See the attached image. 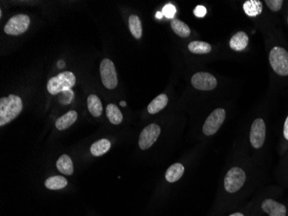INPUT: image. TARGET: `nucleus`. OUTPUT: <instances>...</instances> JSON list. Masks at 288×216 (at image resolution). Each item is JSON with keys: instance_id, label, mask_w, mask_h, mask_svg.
I'll return each mask as SVG.
<instances>
[{"instance_id": "obj_33", "label": "nucleus", "mask_w": 288, "mask_h": 216, "mask_svg": "<svg viewBox=\"0 0 288 216\" xmlns=\"http://www.w3.org/2000/svg\"></svg>"}, {"instance_id": "obj_23", "label": "nucleus", "mask_w": 288, "mask_h": 216, "mask_svg": "<svg viewBox=\"0 0 288 216\" xmlns=\"http://www.w3.org/2000/svg\"><path fill=\"white\" fill-rule=\"evenodd\" d=\"M68 185V181L65 177L61 176H54L48 178L45 181V186L51 190H58L65 188Z\"/></svg>"}, {"instance_id": "obj_12", "label": "nucleus", "mask_w": 288, "mask_h": 216, "mask_svg": "<svg viewBox=\"0 0 288 216\" xmlns=\"http://www.w3.org/2000/svg\"><path fill=\"white\" fill-rule=\"evenodd\" d=\"M249 44V36L244 31L236 33L230 40V47L235 51H241L245 50Z\"/></svg>"}, {"instance_id": "obj_27", "label": "nucleus", "mask_w": 288, "mask_h": 216, "mask_svg": "<svg viewBox=\"0 0 288 216\" xmlns=\"http://www.w3.org/2000/svg\"><path fill=\"white\" fill-rule=\"evenodd\" d=\"M194 15L197 17V18H203V17H205V15H206V9L204 6H202V5H198V6H196V8L194 9Z\"/></svg>"}, {"instance_id": "obj_10", "label": "nucleus", "mask_w": 288, "mask_h": 216, "mask_svg": "<svg viewBox=\"0 0 288 216\" xmlns=\"http://www.w3.org/2000/svg\"><path fill=\"white\" fill-rule=\"evenodd\" d=\"M191 82L194 88L201 91L213 90L217 85L216 78L206 72L196 73L192 77Z\"/></svg>"}, {"instance_id": "obj_2", "label": "nucleus", "mask_w": 288, "mask_h": 216, "mask_svg": "<svg viewBox=\"0 0 288 216\" xmlns=\"http://www.w3.org/2000/svg\"><path fill=\"white\" fill-rule=\"evenodd\" d=\"M75 83V76L70 71H66L50 78L47 84V89L49 94L54 95L71 90Z\"/></svg>"}, {"instance_id": "obj_25", "label": "nucleus", "mask_w": 288, "mask_h": 216, "mask_svg": "<svg viewBox=\"0 0 288 216\" xmlns=\"http://www.w3.org/2000/svg\"><path fill=\"white\" fill-rule=\"evenodd\" d=\"M265 3L271 11H279L282 7L284 2L282 0H266Z\"/></svg>"}, {"instance_id": "obj_28", "label": "nucleus", "mask_w": 288, "mask_h": 216, "mask_svg": "<svg viewBox=\"0 0 288 216\" xmlns=\"http://www.w3.org/2000/svg\"><path fill=\"white\" fill-rule=\"evenodd\" d=\"M283 134H284V137L287 140H288V116L284 124V131H283Z\"/></svg>"}, {"instance_id": "obj_4", "label": "nucleus", "mask_w": 288, "mask_h": 216, "mask_svg": "<svg viewBox=\"0 0 288 216\" xmlns=\"http://www.w3.org/2000/svg\"><path fill=\"white\" fill-rule=\"evenodd\" d=\"M246 181L244 170L239 167H233L228 171L224 177V189L229 193L239 190Z\"/></svg>"}, {"instance_id": "obj_17", "label": "nucleus", "mask_w": 288, "mask_h": 216, "mask_svg": "<svg viewBox=\"0 0 288 216\" xmlns=\"http://www.w3.org/2000/svg\"><path fill=\"white\" fill-rule=\"evenodd\" d=\"M243 10L249 17H256L263 12V3L259 0H248L243 4Z\"/></svg>"}, {"instance_id": "obj_14", "label": "nucleus", "mask_w": 288, "mask_h": 216, "mask_svg": "<svg viewBox=\"0 0 288 216\" xmlns=\"http://www.w3.org/2000/svg\"><path fill=\"white\" fill-rule=\"evenodd\" d=\"M168 103V98L166 94H160L148 104V112L150 114H155L166 108Z\"/></svg>"}, {"instance_id": "obj_20", "label": "nucleus", "mask_w": 288, "mask_h": 216, "mask_svg": "<svg viewBox=\"0 0 288 216\" xmlns=\"http://www.w3.org/2000/svg\"><path fill=\"white\" fill-rule=\"evenodd\" d=\"M188 50L193 54H208L212 51V46L205 42L193 41L188 44Z\"/></svg>"}, {"instance_id": "obj_16", "label": "nucleus", "mask_w": 288, "mask_h": 216, "mask_svg": "<svg viewBox=\"0 0 288 216\" xmlns=\"http://www.w3.org/2000/svg\"><path fill=\"white\" fill-rule=\"evenodd\" d=\"M87 107L92 115L99 117L103 112V106L99 98L95 94H91L87 98Z\"/></svg>"}, {"instance_id": "obj_26", "label": "nucleus", "mask_w": 288, "mask_h": 216, "mask_svg": "<svg viewBox=\"0 0 288 216\" xmlns=\"http://www.w3.org/2000/svg\"><path fill=\"white\" fill-rule=\"evenodd\" d=\"M163 15L168 18H173V16L176 13V8L172 4H168L163 8L162 11Z\"/></svg>"}, {"instance_id": "obj_1", "label": "nucleus", "mask_w": 288, "mask_h": 216, "mask_svg": "<svg viewBox=\"0 0 288 216\" xmlns=\"http://www.w3.org/2000/svg\"><path fill=\"white\" fill-rule=\"evenodd\" d=\"M23 110L21 98L14 94L0 99V126H4L18 117Z\"/></svg>"}, {"instance_id": "obj_24", "label": "nucleus", "mask_w": 288, "mask_h": 216, "mask_svg": "<svg viewBox=\"0 0 288 216\" xmlns=\"http://www.w3.org/2000/svg\"><path fill=\"white\" fill-rule=\"evenodd\" d=\"M171 28L173 29L174 33L180 37H188L191 34V29L189 26L179 19H173V21L171 22Z\"/></svg>"}, {"instance_id": "obj_3", "label": "nucleus", "mask_w": 288, "mask_h": 216, "mask_svg": "<svg viewBox=\"0 0 288 216\" xmlns=\"http://www.w3.org/2000/svg\"><path fill=\"white\" fill-rule=\"evenodd\" d=\"M269 62L277 75L288 76V52L284 48H273L269 54Z\"/></svg>"}, {"instance_id": "obj_15", "label": "nucleus", "mask_w": 288, "mask_h": 216, "mask_svg": "<svg viewBox=\"0 0 288 216\" xmlns=\"http://www.w3.org/2000/svg\"><path fill=\"white\" fill-rule=\"evenodd\" d=\"M184 172H185V168L181 163H174L173 165L170 166L169 168L167 170L166 180L168 183H175L178 180H180L181 177L183 176Z\"/></svg>"}, {"instance_id": "obj_18", "label": "nucleus", "mask_w": 288, "mask_h": 216, "mask_svg": "<svg viewBox=\"0 0 288 216\" xmlns=\"http://www.w3.org/2000/svg\"><path fill=\"white\" fill-rule=\"evenodd\" d=\"M56 167L58 170L64 175L71 176L73 173V165L69 156H61L56 162Z\"/></svg>"}, {"instance_id": "obj_30", "label": "nucleus", "mask_w": 288, "mask_h": 216, "mask_svg": "<svg viewBox=\"0 0 288 216\" xmlns=\"http://www.w3.org/2000/svg\"><path fill=\"white\" fill-rule=\"evenodd\" d=\"M162 17H163V13L161 12V11H158L156 13V18H159V19H162Z\"/></svg>"}, {"instance_id": "obj_22", "label": "nucleus", "mask_w": 288, "mask_h": 216, "mask_svg": "<svg viewBox=\"0 0 288 216\" xmlns=\"http://www.w3.org/2000/svg\"><path fill=\"white\" fill-rule=\"evenodd\" d=\"M106 116L113 125H119L122 121V114L119 108L114 104H109L106 108Z\"/></svg>"}, {"instance_id": "obj_8", "label": "nucleus", "mask_w": 288, "mask_h": 216, "mask_svg": "<svg viewBox=\"0 0 288 216\" xmlns=\"http://www.w3.org/2000/svg\"><path fill=\"white\" fill-rule=\"evenodd\" d=\"M161 134V128L156 124H150L146 126L140 134L139 137V147L142 150H147L151 147L157 140Z\"/></svg>"}, {"instance_id": "obj_32", "label": "nucleus", "mask_w": 288, "mask_h": 216, "mask_svg": "<svg viewBox=\"0 0 288 216\" xmlns=\"http://www.w3.org/2000/svg\"><path fill=\"white\" fill-rule=\"evenodd\" d=\"M120 106H121V107H126V102H125V101H121V102H120Z\"/></svg>"}, {"instance_id": "obj_19", "label": "nucleus", "mask_w": 288, "mask_h": 216, "mask_svg": "<svg viewBox=\"0 0 288 216\" xmlns=\"http://www.w3.org/2000/svg\"><path fill=\"white\" fill-rule=\"evenodd\" d=\"M111 149V142L108 139H100L95 142L91 146V153L94 157H100L105 154Z\"/></svg>"}, {"instance_id": "obj_31", "label": "nucleus", "mask_w": 288, "mask_h": 216, "mask_svg": "<svg viewBox=\"0 0 288 216\" xmlns=\"http://www.w3.org/2000/svg\"><path fill=\"white\" fill-rule=\"evenodd\" d=\"M244 216L241 213H234V214H232L231 216Z\"/></svg>"}, {"instance_id": "obj_13", "label": "nucleus", "mask_w": 288, "mask_h": 216, "mask_svg": "<svg viewBox=\"0 0 288 216\" xmlns=\"http://www.w3.org/2000/svg\"><path fill=\"white\" fill-rule=\"evenodd\" d=\"M77 118H78V113L75 111L73 110L69 111L56 120L55 126L60 131L68 129L69 127L72 126V124H74L77 120Z\"/></svg>"}, {"instance_id": "obj_9", "label": "nucleus", "mask_w": 288, "mask_h": 216, "mask_svg": "<svg viewBox=\"0 0 288 216\" xmlns=\"http://www.w3.org/2000/svg\"><path fill=\"white\" fill-rule=\"evenodd\" d=\"M250 143L255 149L263 147L266 138V125L263 119L254 120L250 129Z\"/></svg>"}, {"instance_id": "obj_5", "label": "nucleus", "mask_w": 288, "mask_h": 216, "mask_svg": "<svg viewBox=\"0 0 288 216\" xmlns=\"http://www.w3.org/2000/svg\"><path fill=\"white\" fill-rule=\"evenodd\" d=\"M30 19L25 14L16 15L10 18L4 26V32L11 36H19L29 28Z\"/></svg>"}, {"instance_id": "obj_7", "label": "nucleus", "mask_w": 288, "mask_h": 216, "mask_svg": "<svg viewBox=\"0 0 288 216\" xmlns=\"http://www.w3.org/2000/svg\"><path fill=\"white\" fill-rule=\"evenodd\" d=\"M100 76L104 86L108 89H114L118 86V76L115 65L109 59H104L100 63Z\"/></svg>"}, {"instance_id": "obj_11", "label": "nucleus", "mask_w": 288, "mask_h": 216, "mask_svg": "<svg viewBox=\"0 0 288 216\" xmlns=\"http://www.w3.org/2000/svg\"><path fill=\"white\" fill-rule=\"evenodd\" d=\"M262 209L269 216H286L287 208L273 199H266L262 203Z\"/></svg>"}, {"instance_id": "obj_21", "label": "nucleus", "mask_w": 288, "mask_h": 216, "mask_svg": "<svg viewBox=\"0 0 288 216\" xmlns=\"http://www.w3.org/2000/svg\"><path fill=\"white\" fill-rule=\"evenodd\" d=\"M129 28L132 36L136 39H140L143 36V26L140 18L137 15H131L129 18Z\"/></svg>"}, {"instance_id": "obj_6", "label": "nucleus", "mask_w": 288, "mask_h": 216, "mask_svg": "<svg viewBox=\"0 0 288 216\" xmlns=\"http://www.w3.org/2000/svg\"><path fill=\"white\" fill-rule=\"evenodd\" d=\"M226 112L223 108H216L205 120L203 126V133L206 136L216 134L225 120Z\"/></svg>"}, {"instance_id": "obj_29", "label": "nucleus", "mask_w": 288, "mask_h": 216, "mask_svg": "<svg viewBox=\"0 0 288 216\" xmlns=\"http://www.w3.org/2000/svg\"><path fill=\"white\" fill-rule=\"evenodd\" d=\"M64 67H65V63H64V61H58V68H60V69H62V68H64Z\"/></svg>"}]
</instances>
